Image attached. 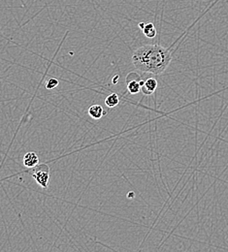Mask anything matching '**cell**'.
Masks as SVG:
<instances>
[{
    "label": "cell",
    "instance_id": "8992f818",
    "mask_svg": "<svg viewBox=\"0 0 228 252\" xmlns=\"http://www.w3.org/2000/svg\"><path fill=\"white\" fill-rule=\"evenodd\" d=\"M88 113L91 116V118H93L94 120H100L103 116L106 115V112L104 111V109L100 105L91 106Z\"/></svg>",
    "mask_w": 228,
    "mask_h": 252
},
{
    "label": "cell",
    "instance_id": "9c48e42d",
    "mask_svg": "<svg viewBox=\"0 0 228 252\" xmlns=\"http://www.w3.org/2000/svg\"><path fill=\"white\" fill-rule=\"evenodd\" d=\"M59 84H60L59 80L52 78V79H50V80L46 83V89L49 90V91H53V90H55L56 88H58Z\"/></svg>",
    "mask_w": 228,
    "mask_h": 252
},
{
    "label": "cell",
    "instance_id": "30bf717a",
    "mask_svg": "<svg viewBox=\"0 0 228 252\" xmlns=\"http://www.w3.org/2000/svg\"><path fill=\"white\" fill-rule=\"evenodd\" d=\"M144 27H145V24H144V23H140V24H139V28H140L141 30H143Z\"/></svg>",
    "mask_w": 228,
    "mask_h": 252
},
{
    "label": "cell",
    "instance_id": "ba28073f",
    "mask_svg": "<svg viewBox=\"0 0 228 252\" xmlns=\"http://www.w3.org/2000/svg\"><path fill=\"white\" fill-rule=\"evenodd\" d=\"M143 33L146 35L148 38H154L157 35V30L153 24H147L143 28Z\"/></svg>",
    "mask_w": 228,
    "mask_h": 252
},
{
    "label": "cell",
    "instance_id": "6da1fadb",
    "mask_svg": "<svg viewBox=\"0 0 228 252\" xmlns=\"http://www.w3.org/2000/svg\"><path fill=\"white\" fill-rule=\"evenodd\" d=\"M172 61L170 51L160 45H146L138 48L132 55L133 66L145 73L160 75Z\"/></svg>",
    "mask_w": 228,
    "mask_h": 252
},
{
    "label": "cell",
    "instance_id": "3957f363",
    "mask_svg": "<svg viewBox=\"0 0 228 252\" xmlns=\"http://www.w3.org/2000/svg\"><path fill=\"white\" fill-rule=\"evenodd\" d=\"M158 88V81L155 78H149L144 81L143 86L141 87V91L145 95H152Z\"/></svg>",
    "mask_w": 228,
    "mask_h": 252
},
{
    "label": "cell",
    "instance_id": "52a82bcc",
    "mask_svg": "<svg viewBox=\"0 0 228 252\" xmlns=\"http://www.w3.org/2000/svg\"><path fill=\"white\" fill-rule=\"evenodd\" d=\"M119 103H120V98H119V95L116 94L108 95L105 99V105L108 108H115L119 105Z\"/></svg>",
    "mask_w": 228,
    "mask_h": 252
},
{
    "label": "cell",
    "instance_id": "277c9868",
    "mask_svg": "<svg viewBox=\"0 0 228 252\" xmlns=\"http://www.w3.org/2000/svg\"><path fill=\"white\" fill-rule=\"evenodd\" d=\"M24 164L27 168H34L38 165L39 163V158L37 157V155L33 152L28 153L25 157H24Z\"/></svg>",
    "mask_w": 228,
    "mask_h": 252
},
{
    "label": "cell",
    "instance_id": "5b68a950",
    "mask_svg": "<svg viewBox=\"0 0 228 252\" xmlns=\"http://www.w3.org/2000/svg\"><path fill=\"white\" fill-rule=\"evenodd\" d=\"M128 80V90L131 94H137L141 92V87L144 84V81L142 80Z\"/></svg>",
    "mask_w": 228,
    "mask_h": 252
},
{
    "label": "cell",
    "instance_id": "7a4b0ae2",
    "mask_svg": "<svg viewBox=\"0 0 228 252\" xmlns=\"http://www.w3.org/2000/svg\"><path fill=\"white\" fill-rule=\"evenodd\" d=\"M33 179L36 183L42 187L43 189H47L49 187L50 181V168L47 164L37 165L33 174Z\"/></svg>",
    "mask_w": 228,
    "mask_h": 252
}]
</instances>
